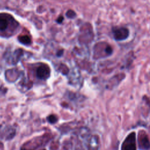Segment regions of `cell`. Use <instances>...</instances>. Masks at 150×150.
I'll use <instances>...</instances> for the list:
<instances>
[{
    "instance_id": "obj_1",
    "label": "cell",
    "mask_w": 150,
    "mask_h": 150,
    "mask_svg": "<svg viewBox=\"0 0 150 150\" xmlns=\"http://www.w3.org/2000/svg\"><path fill=\"white\" fill-rule=\"evenodd\" d=\"M121 150H136V134H130L122 144Z\"/></svg>"
},
{
    "instance_id": "obj_2",
    "label": "cell",
    "mask_w": 150,
    "mask_h": 150,
    "mask_svg": "<svg viewBox=\"0 0 150 150\" xmlns=\"http://www.w3.org/2000/svg\"><path fill=\"white\" fill-rule=\"evenodd\" d=\"M113 32L114 38L117 41L124 40L129 35L128 30L124 27L115 28L113 29Z\"/></svg>"
},
{
    "instance_id": "obj_9",
    "label": "cell",
    "mask_w": 150,
    "mask_h": 150,
    "mask_svg": "<svg viewBox=\"0 0 150 150\" xmlns=\"http://www.w3.org/2000/svg\"><path fill=\"white\" fill-rule=\"evenodd\" d=\"M75 15H76V14H75V13L72 10H69L66 13V16L70 18H72L73 17H74Z\"/></svg>"
},
{
    "instance_id": "obj_3",
    "label": "cell",
    "mask_w": 150,
    "mask_h": 150,
    "mask_svg": "<svg viewBox=\"0 0 150 150\" xmlns=\"http://www.w3.org/2000/svg\"><path fill=\"white\" fill-rule=\"evenodd\" d=\"M36 76L40 79L45 80L50 76V69L46 64H42L36 70Z\"/></svg>"
},
{
    "instance_id": "obj_6",
    "label": "cell",
    "mask_w": 150,
    "mask_h": 150,
    "mask_svg": "<svg viewBox=\"0 0 150 150\" xmlns=\"http://www.w3.org/2000/svg\"><path fill=\"white\" fill-rule=\"evenodd\" d=\"M8 25V21L5 16H0V31H5Z\"/></svg>"
},
{
    "instance_id": "obj_5",
    "label": "cell",
    "mask_w": 150,
    "mask_h": 150,
    "mask_svg": "<svg viewBox=\"0 0 150 150\" xmlns=\"http://www.w3.org/2000/svg\"><path fill=\"white\" fill-rule=\"evenodd\" d=\"M139 147L143 149H147L150 148V142L147 136H143L139 141Z\"/></svg>"
},
{
    "instance_id": "obj_4",
    "label": "cell",
    "mask_w": 150,
    "mask_h": 150,
    "mask_svg": "<svg viewBox=\"0 0 150 150\" xmlns=\"http://www.w3.org/2000/svg\"><path fill=\"white\" fill-rule=\"evenodd\" d=\"M99 147V138L97 136H92L88 143V149L89 150H98Z\"/></svg>"
},
{
    "instance_id": "obj_8",
    "label": "cell",
    "mask_w": 150,
    "mask_h": 150,
    "mask_svg": "<svg viewBox=\"0 0 150 150\" xmlns=\"http://www.w3.org/2000/svg\"><path fill=\"white\" fill-rule=\"evenodd\" d=\"M48 120L50 122V123H55V122L57 121V118H56L55 116L52 115V116H50L49 117H48Z\"/></svg>"
},
{
    "instance_id": "obj_10",
    "label": "cell",
    "mask_w": 150,
    "mask_h": 150,
    "mask_svg": "<svg viewBox=\"0 0 150 150\" xmlns=\"http://www.w3.org/2000/svg\"><path fill=\"white\" fill-rule=\"evenodd\" d=\"M63 17H60V18H59V19H58V22H59V23H61V22H62V21H63Z\"/></svg>"
},
{
    "instance_id": "obj_11",
    "label": "cell",
    "mask_w": 150,
    "mask_h": 150,
    "mask_svg": "<svg viewBox=\"0 0 150 150\" xmlns=\"http://www.w3.org/2000/svg\"><path fill=\"white\" fill-rule=\"evenodd\" d=\"M62 53H63V51H60L58 53L57 55H58V56H61L62 55Z\"/></svg>"
},
{
    "instance_id": "obj_7",
    "label": "cell",
    "mask_w": 150,
    "mask_h": 150,
    "mask_svg": "<svg viewBox=\"0 0 150 150\" xmlns=\"http://www.w3.org/2000/svg\"><path fill=\"white\" fill-rule=\"evenodd\" d=\"M18 39H19V41H20L22 43L25 44V45L30 44L31 43L30 38L27 35L21 36L18 38Z\"/></svg>"
}]
</instances>
